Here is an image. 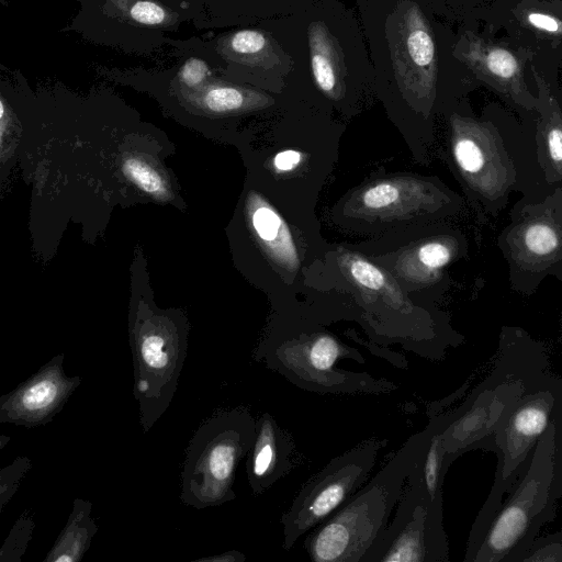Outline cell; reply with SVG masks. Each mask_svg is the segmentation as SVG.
Returning <instances> with one entry per match:
<instances>
[{"instance_id": "cell-15", "label": "cell", "mask_w": 562, "mask_h": 562, "mask_svg": "<svg viewBox=\"0 0 562 562\" xmlns=\"http://www.w3.org/2000/svg\"><path fill=\"white\" fill-rule=\"evenodd\" d=\"M539 104L536 116L538 162L547 193L562 187V103L531 67Z\"/></svg>"}, {"instance_id": "cell-31", "label": "cell", "mask_w": 562, "mask_h": 562, "mask_svg": "<svg viewBox=\"0 0 562 562\" xmlns=\"http://www.w3.org/2000/svg\"><path fill=\"white\" fill-rule=\"evenodd\" d=\"M301 160V154L295 150H285L277 154L274 157V167L280 171L294 169Z\"/></svg>"}, {"instance_id": "cell-33", "label": "cell", "mask_w": 562, "mask_h": 562, "mask_svg": "<svg viewBox=\"0 0 562 562\" xmlns=\"http://www.w3.org/2000/svg\"><path fill=\"white\" fill-rule=\"evenodd\" d=\"M0 449H3L4 446H5V442L10 441V437L5 436V435H1L0 437Z\"/></svg>"}, {"instance_id": "cell-2", "label": "cell", "mask_w": 562, "mask_h": 562, "mask_svg": "<svg viewBox=\"0 0 562 562\" xmlns=\"http://www.w3.org/2000/svg\"><path fill=\"white\" fill-rule=\"evenodd\" d=\"M551 371L544 342L518 326L504 325L486 376L451 411L442 432L443 467L463 453L487 450L498 425L525 394Z\"/></svg>"}, {"instance_id": "cell-18", "label": "cell", "mask_w": 562, "mask_h": 562, "mask_svg": "<svg viewBox=\"0 0 562 562\" xmlns=\"http://www.w3.org/2000/svg\"><path fill=\"white\" fill-rule=\"evenodd\" d=\"M269 34L259 30H239L223 36L217 49L227 60L250 67L273 69L281 64V55Z\"/></svg>"}, {"instance_id": "cell-19", "label": "cell", "mask_w": 562, "mask_h": 562, "mask_svg": "<svg viewBox=\"0 0 562 562\" xmlns=\"http://www.w3.org/2000/svg\"><path fill=\"white\" fill-rule=\"evenodd\" d=\"M196 93L200 104L212 113L235 112L266 101V97L256 91L224 83H209Z\"/></svg>"}, {"instance_id": "cell-29", "label": "cell", "mask_w": 562, "mask_h": 562, "mask_svg": "<svg viewBox=\"0 0 562 562\" xmlns=\"http://www.w3.org/2000/svg\"><path fill=\"white\" fill-rule=\"evenodd\" d=\"M352 277L363 286L371 290H379L384 284L382 272L368 261L356 259L350 266Z\"/></svg>"}, {"instance_id": "cell-20", "label": "cell", "mask_w": 562, "mask_h": 562, "mask_svg": "<svg viewBox=\"0 0 562 562\" xmlns=\"http://www.w3.org/2000/svg\"><path fill=\"white\" fill-rule=\"evenodd\" d=\"M108 5L124 20L144 26H171L179 15L156 0H106Z\"/></svg>"}, {"instance_id": "cell-30", "label": "cell", "mask_w": 562, "mask_h": 562, "mask_svg": "<svg viewBox=\"0 0 562 562\" xmlns=\"http://www.w3.org/2000/svg\"><path fill=\"white\" fill-rule=\"evenodd\" d=\"M398 190L391 183H380L368 189L363 194V203L370 209H382L394 203Z\"/></svg>"}, {"instance_id": "cell-26", "label": "cell", "mask_w": 562, "mask_h": 562, "mask_svg": "<svg viewBox=\"0 0 562 562\" xmlns=\"http://www.w3.org/2000/svg\"><path fill=\"white\" fill-rule=\"evenodd\" d=\"M522 22L530 29L548 36H562V20L542 10H528L522 12Z\"/></svg>"}, {"instance_id": "cell-10", "label": "cell", "mask_w": 562, "mask_h": 562, "mask_svg": "<svg viewBox=\"0 0 562 562\" xmlns=\"http://www.w3.org/2000/svg\"><path fill=\"white\" fill-rule=\"evenodd\" d=\"M422 457L407 477L391 524L362 562L449 561L443 507L431 501L424 484Z\"/></svg>"}, {"instance_id": "cell-1", "label": "cell", "mask_w": 562, "mask_h": 562, "mask_svg": "<svg viewBox=\"0 0 562 562\" xmlns=\"http://www.w3.org/2000/svg\"><path fill=\"white\" fill-rule=\"evenodd\" d=\"M451 155L481 214L495 217L513 193L547 195L536 144V119L520 123L487 110L482 117L451 115Z\"/></svg>"}, {"instance_id": "cell-13", "label": "cell", "mask_w": 562, "mask_h": 562, "mask_svg": "<svg viewBox=\"0 0 562 562\" xmlns=\"http://www.w3.org/2000/svg\"><path fill=\"white\" fill-rule=\"evenodd\" d=\"M64 355H57L32 376L0 398V423L35 428L49 423L81 384L67 376Z\"/></svg>"}, {"instance_id": "cell-21", "label": "cell", "mask_w": 562, "mask_h": 562, "mask_svg": "<svg viewBox=\"0 0 562 562\" xmlns=\"http://www.w3.org/2000/svg\"><path fill=\"white\" fill-rule=\"evenodd\" d=\"M35 522L30 512H24L11 528L1 550V562H20L32 539Z\"/></svg>"}, {"instance_id": "cell-5", "label": "cell", "mask_w": 562, "mask_h": 562, "mask_svg": "<svg viewBox=\"0 0 562 562\" xmlns=\"http://www.w3.org/2000/svg\"><path fill=\"white\" fill-rule=\"evenodd\" d=\"M255 435L256 419L241 406L217 412L201 423L186 450L182 503L204 509L234 501L236 471Z\"/></svg>"}, {"instance_id": "cell-34", "label": "cell", "mask_w": 562, "mask_h": 562, "mask_svg": "<svg viewBox=\"0 0 562 562\" xmlns=\"http://www.w3.org/2000/svg\"><path fill=\"white\" fill-rule=\"evenodd\" d=\"M560 335H561V338H562V317H561V323H560Z\"/></svg>"}, {"instance_id": "cell-4", "label": "cell", "mask_w": 562, "mask_h": 562, "mask_svg": "<svg viewBox=\"0 0 562 562\" xmlns=\"http://www.w3.org/2000/svg\"><path fill=\"white\" fill-rule=\"evenodd\" d=\"M431 425L412 435L339 509L313 528L304 548L314 562H362L382 536L407 477L424 454Z\"/></svg>"}, {"instance_id": "cell-17", "label": "cell", "mask_w": 562, "mask_h": 562, "mask_svg": "<svg viewBox=\"0 0 562 562\" xmlns=\"http://www.w3.org/2000/svg\"><path fill=\"white\" fill-rule=\"evenodd\" d=\"M92 504L82 498L72 502L68 520L45 557V562H79L89 549L98 525L91 516Z\"/></svg>"}, {"instance_id": "cell-32", "label": "cell", "mask_w": 562, "mask_h": 562, "mask_svg": "<svg viewBox=\"0 0 562 562\" xmlns=\"http://www.w3.org/2000/svg\"><path fill=\"white\" fill-rule=\"evenodd\" d=\"M246 557L243 552L231 550L220 554L205 557L195 560V562H244Z\"/></svg>"}, {"instance_id": "cell-8", "label": "cell", "mask_w": 562, "mask_h": 562, "mask_svg": "<svg viewBox=\"0 0 562 562\" xmlns=\"http://www.w3.org/2000/svg\"><path fill=\"white\" fill-rule=\"evenodd\" d=\"M254 359L265 362L297 387L319 394H386L397 390V385L389 380L337 368L341 359L360 364L366 360L357 349L326 333L261 346Z\"/></svg>"}, {"instance_id": "cell-12", "label": "cell", "mask_w": 562, "mask_h": 562, "mask_svg": "<svg viewBox=\"0 0 562 562\" xmlns=\"http://www.w3.org/2000/svg\"><path fill=\"white\" fill-rule=\"evenodd\" d=\"M398 86L407 95L430 99L436 91L438 59L430 25L414 2L400 9L387 35Z\"/></svg>"}, {"instance_id": "cell-3", "label": "cell", "mask_w": 562, "mask_h": 562, "mask_svg": "<svg viewBox=\"0 0 562 562\" xmlns=\"http://www.w3.org/2000/svg\"><path fill=\"white\" fill-rule=\"evenodd\" d=\"M562 497V416L536 443L529 463L483 533L468 542L464 562H521Z\"/></svg>"}, {"instance_id": "cell-25", "label": "cell", "mask_w": 562, "mask_h": 562, "mask_svg": "<svg viewBox=\"0 0 562 562\" xmlns=\"http://www.w3.org/2000/svg\"><path fill=\"white\" fill-rule=\"evenodd\" d=\"M562 562V530L547 537H537L521 562Z\"/></svg>"}, {"instance_id": "cell-14", "label": "cell", "mask_w": 562, "mask_h": 562, "mask_svg": "<svg viewBox=\"0 0 562 562\" xmlns=\"http://www.w3.org/2000/svg\"><path fill=\"white\" fill-rule=\"evenodd\" d=\"M296 446L291 434L269 413L256 419V435L247 456L246 474L255 495H261L295 468Z\"/></svg>"}, {"instance_id": "cell-11", "label": "cell", "mask_w": 562, "mask_h": 562, "mask_svg": "<svg viewBox=\"0 0 562 562\" xmlns=\"http://www.w3.org/2000/svg\"><path fill=\"white\" fill-rule=\"evenodd\" d=\"M453 55L474 76L521 113H537L538 95L524 78L525 64L533 53L486 41L467 31L453 48Z\"/></svg>"}, {"instance_id": "cell-7", "label": "cell", "mask_w": 562, "mask_h": 562, "mask_svg": "<svg viewBox=\"0 0 562 562\" xmlns=\"http://www.w3.org/2000/svg\"><path fill=\"white\" fill-rule=\"evenodd\" d=\"M496 244L510 290L530 296L547 278L562 281V187L515 202Z\"/></svg>"}, {"instance_id": "cell-23", "label": "cell", "mask_w": 562, "mask_h": 562, "mask_svg": "<svg viewBox=\"0 0 562 562\" xmlns=\"http://www.w3.org/2000/svg\"><path fill=\"white\" fill-rule=\"evenodd\" d=\"M459 250L460 241L457 238L436 240L423 245L418 258L428 269L438 270L451 262Z\"/></svg>"}, {"instance_id": "cell-27", "label": "cell", "mask_w": 562, "mask_h": 562, "mask_svg": "<svg viewBox=\"0 0 562 562\" xmlns=\"http://www.w3.org/2000/svg\"><path fill=\"white\" fill-rule=\"evenodd\" d=\"M210 69L200 58H189L178 72L179 83L190 90H200L204 87Z\"/></svg>"}, {"instance_id": "cell-16", "label": "cell", "mask_w": 562, "mask_h": 562, "mask_svg": "<svg viewBox=\"0 0 562 562\" xmlns=\"http://www.w3.org/2000/svg\"><path fill=\"white\" fill-rule=\"evenodd\" d=\"M311 70L317 88L329 98H340L347 75L341 47L323 21L307 29Z\"/></svg>"}, {"instance_id": "cell-9", "label": "cell", "mask_w": 562, "mask_h": 562, "mask_svg": "<svg viewBox=\"0 0 562 562\" xmlns=\"http://www.w3.org/2000/svg\"><path fill=\"white\" fill-rule=\"evenodd\" d=\"M386 438L362 440L348 451L333 458L311 476L282 515L283 549L295 542L339 509L358 492L374 468Z\"/></svg>"}, {"instance_id": "cell-6", "label": "cell", "mask_w": 562, "mask_h": 562, "mask_svg": "<svg viewBox=\"0 0 562 562\" xmlns=\"http://www.w3.org/2000/svg\"><path fill=\"white\" fill-rule=\"evenodd\" d=\"M562 416V376L552 370L531 387L498 425L488 451L496 456L491 492L472 525L468 542L476 540L525 472L533 448L548 426Z\"/></svg>"}, {"instance_id": "cell-28", "label": "cell", "mask_w": 562, "mask_h": 562, "mask_svg": "<svg viewBox=\"0 0 562 562\" xmlns=\"http://www.w3.org/2000/svg\"><path fill=\"white\" fill-rule=\"evenodd\" d=\"M254 227L262 240L272 241L284 226L279 215L270 207H259L252 215Z\"/></svg>"}, {"instance_id": "cell-24", "label": "cell", "mask_w": 562, "mask_h": 562, "mask_svg": "<svg viewBox=\"0 0 562 562\" xmlns=\"http://www.w3.org/2000/svg\"><path fill=\"white\" fill-rule=\"evenodd\" d=\"M32 463L27 457H18L0 472V510L10 502L18 492L21 480L31 469Z\"/></svg>"}, {"instance_id": "cell-22", "label": "cell", "mask_w": 562, "mask_h": 562, "mask_svg": "<svg viewBox=\"0 0 562 562\" xmlns=\"http://www.w3.org/2000/svg\"><path fill=\"white\" fill-rule=\"evenodd\" d=\"M122 168L124 175L143 191L154 195H165L166 188L162 178L145 161L127 158Z\"/></svg>"}]
</instances>
